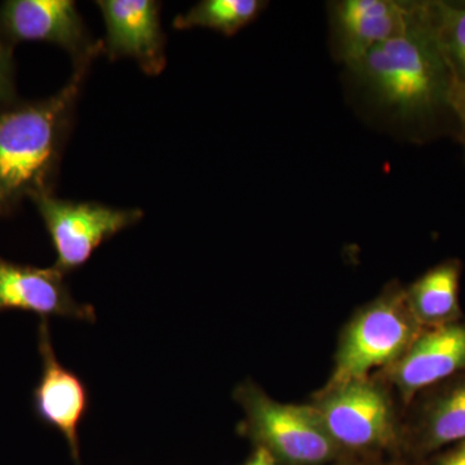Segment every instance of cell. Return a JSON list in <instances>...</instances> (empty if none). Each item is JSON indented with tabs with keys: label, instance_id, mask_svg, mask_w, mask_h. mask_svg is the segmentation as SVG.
I'll use <instances>...</instances> for the list:
<instances>
[{
	"label": "cell",
	"instance_id": "obj_15",
	"mask_svg": "<svg viewBox=\"0 0 465 465\" xmlns=\"http://www.w3.org/2000/svg\"><path fill=\"white\" fill-rule=\"evenodd\" d=\"M265 0H202L174 18L177 30L210 29L232 36L256 20L268 7Z\"/></svg>",
	"mask_w": 465,
	"mask_h": 465
},
{
	"label": "cell",
	"instance_id": "obj_11",
	"mask_svg": "<svg viewBox=\"0 0 465 465\" xmlns=\"http://www.w3.org/2000/svg\"><path fill=\"white\" fill-rule=\"evenodd\" d=\"M106 26L104 52L112 61L131 58L145 74H161L167 65L162 5L154 0H99Z\"/></svg>",
	"mask_w": 465,
	"mask_h": 465
},
{
	"label": "cell",
	"instance_id": "obj_18",
	"mask_svg": "<svg viewBox=\"0 0 465 465\" xmlns=\"http://www.w3.org/2000/svg\"><path fill=\"white\" fill-rule=\"evenodd\" d=\"M451 106L455 118L454 137L463 146L465 154V85H452Z\"/></svg>",
	"mask_w": 465,
	"mask_h": 465
},
{
	"label": "cell",
	"instance_id": "obj_19",
	"mask_svg": "<svg viewBox=\"0 0 465 465\" xmlns=\"http://www.w3.org/2000/svg\"><path fill=\"white\" fill-rule=\"evenodd\" d=\"M330 465H409L402 457H344Z\"/></svg>",
	"mask_w": 465,
	"mask_h": 465
},
{
	"label": "cell",
	"instance_id": "obj_2",
	"mask_svg": "<svg viewBox=\"0 0 465 465\" xmlns=\"http://www.w3.org/2000/svg\"><path fill=\"white\" fill-rule=\"evenodd\" d=\"M94 61L73 64L72 76L54 96L0 108V219L16 213L27 198L54 194L76 104Z\"/></svg>",
	"mask_w": 465,
	"mask_h": 465
},
{
	"label": "cell",
	"instance_id": "obj_9",
	"mask_svg": "<svg viewBox=\"0 0 465 465\" xmlns=\"http://www.w3.org/2000/svg\"><path fill=\"white\" fill-rule=\"evenodd\" d=\"M465 371V320L424 329L393 365L379 370L403 407L416 394Z\"/></svg>",
	"mask_w": 465,
	"mask_h": 465
},
{
	"label": "cell",
	"instance_id": "obj_5",
	"mask_svg": "<svg viewBox=\"0 0 465 465\" xmlns=\"http://www.w3.org/2000/svg\"><path fill=\"white\" fill-rule=\"evenodd\" d=\"M232 399L244 414L238 434L271 452L277 465H330L344 458L309 403L278 402L251 379Z\"/></svg>",
	"mask_w": 465,
	"mask_h": 465
},
{
	"label": "cell",
	"instance_id": "obj_21",
	"mask_svg": "<svg viewBox=\"0 0 465 465\" xmlns=\"http://www.w3.org/2000/svg\"><path fill=\"white\" fill-rule=\"evenodd\" d=\"M241 465H277L271 452L262 448H255L249 459Z\"/></svg>",
	"mask_w": 465,
	"mask_h": 465
},
{
	"label": "cell",
	"instance_id": "obj_13",
	"mask_svg": "<svg viewBox=\"0 0 465 465\" xmlns=\"http://www.w3.org/2000/svg\"><path fill=\"white\" fill-rule=\"evenodd\" d=\"M56 266L17 264L0 256V312L20 311L39 317H63L96 322L91 304L76 302Z\"/></svg>",
	"mask_w": 465,
	"mask_h": 465
},
{
	"label": "cell",
	"instance_id": "obj_1",
	"mask_svg": "<svg viewBox=\"0 0 465 465\" xmlns=\"http://www.w3.org/2000/svg\"><path fill=\"white\" fill-rule=\"evenodd\" d=\"M342 67L349 104L375 130L411 143L454 136V84L430 27L427 0L406 33Z\"/></svg>",
	"mask_w": 465,
	"mask_h": 465
},
{
	"label": "cell",
	"instance_id": "obj_17",
	"mask_svg": "<svg viewBox=\"0 0 465 465\" xmlns=\"http://www.w3.org/2000/svg\"><path fill=\"white\" fill-rule=\"evenodd\" d=\"M12 45L0 32V108L16 101Z\"/></svg>",
	"mask_w": 465,
	"mask_h": 465
},
{
	"label": "cell",
	"instance_id": "obj_12",
	"mask_svg": "<svg viewBox=\"0 0 465 465\" xmlns=\"http://www.w3.org/2000/svg\"><path fill=\"white\" fill-rule=\"evenodd\" d=\"M465 440V371L416 394L403 412V455L430 454Z\"/></svg>",
	"mask_w": 465,
	"mask_h": 465
},
{
	"label": "cell",
	"instance_id": "obj_7",
	"mask_svg": "<svg viewBox=\"0 0 465 465\" xmlns=\"http://www.w3.org/2000/svg\"><path fill=\"white\" fill-rule=\"evenodd\" d=\"M423 0H335L327 3L329 45L333 60L349 65L382 43L406 33Z\"/></svg>",
	"mask_w": 465,
	"mask_h": 465
},
{
	"label": "cell",
	"instance_id": "obj_4",
	"mask_svg": "<svg viewBox=\"0 0 465 465\" xmlns=\"http://www.w3.org/2000/svg\"><path fill=\"white\" fill-rule=\"evenodd\" d=\"M423 330L409 307L405 284L391 280L342 326L332 371L324 385L365 378L393 365Z\"/></svg>",
	"mask_w": 465,
	"mask_h": 465
},
{
	"label": "cell",
	"instance_id": "obj_3",
	"mask_svg": "<svg viewBox=\"0 0 465 465\" xmlns=\"http://www.w3.org/2000/svg\"><path fill=\"white\" fill-rule=\"evenodd\" d=\"M308 403L344 457H402L405 407L376 372L323 385Z\"/></svg>",
	"mask_w": 465,
	"mask_h": 465
},
{
	"label": "cell",
	"instance_id": "obj_6",
	"mask_svg": "<svg viewBox=\"0 0 465 465\" xmlns=\"http://www.w3.org/2000/svg\"><path fill=\"white\" fill-rule=\"evenodd\" d=\"M50 234L56 266L70 273L84 266L97 247L143 217L140 208H116L99 202L67 201L54 194L32 201Z\"/></svg>",
	"mask_w": 465,
	"mask_h": 465
},
{
	"label": "cell",
	"instance_id": "obj_20",
	"mask_svg": "<svg viewBox=\"0 0 465 465\" xmlns=\"http://www.w3.org/2000/svg\"><path fill=\"white\" fill-rule=\"evenodd\" d=\"M430 465H465V440L452 445L449 451L440 454Z\"/></svg>",
	"mask_w": 465,
	"mask_h": 465
},
{
	"label": "cell",
	"instance_id": "obj_10",
	"mask_svg": "<svg viewBox=\"0 0 465 465\" xmlns=\"http://www.w3.org/2000/svg\"><path fill=\"white\" fill-rule=\"evenodd\" d=\"M38 348L42 375L33 391L34 412L42 423L63 434L75 465H81L78 430L90 409V394L84 381L57 360L45 318L39 322Z\"/></svg>",
	"mask_w": 465,
	"mask_h": 465
},
{
	"label": "cell",
	"instance_id": "obj_14",
	"mask_svg": "<svg viewBox=\"0 0 465 465\" xmlns=\"http://www.w3.org/2000/svg\"><path fill=\"white\" fill-rule=\"evenodd\" d=\"M461 272L460 260H443L405 286L409 307L423 329L463 320L459 302Z\"/></svg>",
	"mask_w": 465,
	"mask_h": 465
},
{
	"label": "cell",
	"instance_id": "obj_16",
	"mask_svg": "<svg viewBox=\"0 0 465 465\" xmlns=\"http://www.w3.org/2000/svg\"><path fill=\"white\" fill-rule=\"evenodd\" d=\"M428 18L454 85H465V0H427Z\"/></svg>",
	"mask_w": 465,
	"mask_h": 465
},
{
	"label": "cell",
	"instance_id": "obj_8",
	"mask_svg": "<svg viewBox=\"0 0 465 465\" xmlns=\"http://www.w3.org/2000/svg\"><path fill=\"white\" fill-rule=\"evenodd\" d=\"M0 32L12 45L45 42L63 48L73 64L104 52V42L94 41L72 0H8L0 7Z\"/></svg>",
	"mask_w": 465,
	"mask_h": 465
}]
</instances>
